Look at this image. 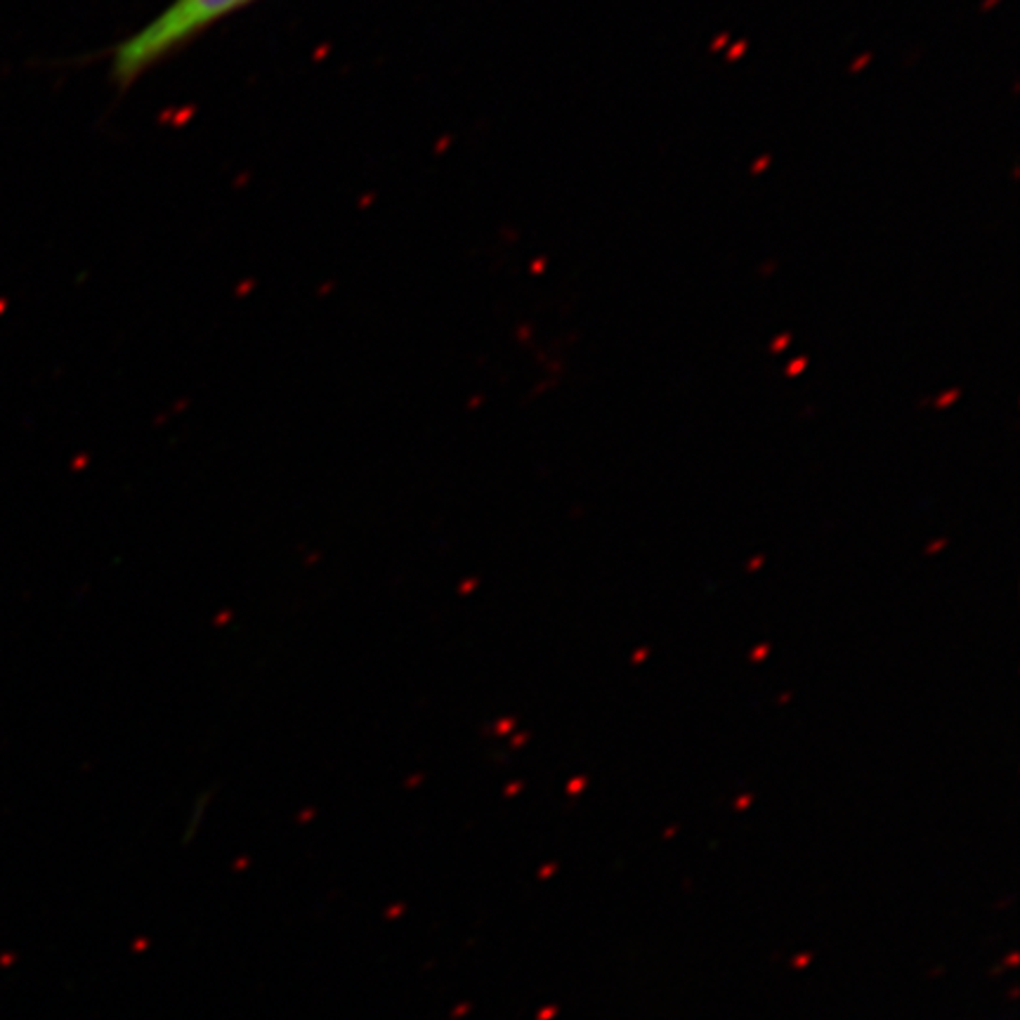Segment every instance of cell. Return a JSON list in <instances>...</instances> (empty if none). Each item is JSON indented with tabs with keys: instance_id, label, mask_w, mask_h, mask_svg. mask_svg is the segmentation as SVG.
<instances>
[{
	"instance_id": "cell-1",
	"label": "cell",
	"mask_w": 1020,
	"mask_h": 1020,
	"mask_svg": "<svg viewBox=\"0 0 1020 1020\" xmlns=\"http://www.w3.org/2000/svg\"><path fill=\"white\" fill-rule=\"evenodd\" d=\"M250 3L253 0H173L163 13L114 48L111 81L118 88H128L161 59L170 57L208 26Z\"/></svg>"
},
{
	"instance_id": "cell-2",
	"label": "cell",
	"mask_w": 1020,
	"mask_h": 1020,
	"mask_svg": "<svg viewBox=\"0 0 1020 1020\" xmlns=\"http://www.w3.org/2000/svg\"><path fill=\"white\" fill-rule=\"evenodd\" d=\"M745 48H746V43H739V46H737V48H735V50H732V52H730V57H728V59H730V62H735V59H737V57H739V55H742V52H745Z\"/></svg>"
},
{
	"instance_id": "cell-3",
	"label": "cell",
	"mask_w": 1020,
	"mask_h": 1020,
	"mask_svg": "<svg viewBox=\"0 0 1020 1020\" xmlns=\"http://www.w3.org/2000/svg\"><path fill=\"white\" fill-rule=\"evenodd\" d=\"M723 43H726V36H720V39H719V40H716V43H713V50H716V48H720V46H723Z\"/></svg>"
}]
</instances>
